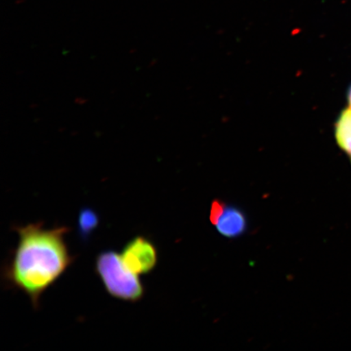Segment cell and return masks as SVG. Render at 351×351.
Listing matches in <instances>:
<instances>
[{
	"label": "cell",
	"mask_w": 351,
	"mask_h": 351,
	"mask_svg": "<svg viewBox=\"0 0 351 351\" xmlns=\"http://www.w3.org/2000/svg\"><path fill=\"white\" fill-rule=\"evenodd\" d=\"M13 230L19 240L3 267L2 278L7 287L27 295L34 309L38 310L43 293L75 260L64 239L70 230L66 226L46 229L41 222L14 226Z\"/></svg>",
	"instance_id": "6da1fadb"
},
{
	"label": "cell",
	"mask_w": 351,
	"mask_h": 351,
	"mask_svg": "<svg viewBox=\"0 0 351 351\" xmlns=\"http://www.w3.org/2000/svg\"><path fill=\"white\" fill-rule=\"evenodd\" d=\"M95 269L108 295L130 302L143 300L144 285L139 276L132 273L123 263L120 253L112 250L99 253Z\"/></svg>",
	"instance_id": "7a4b0ae2"
},
{
	"label": "cell",
	"mask_w": 351,
	"mask_h": 351,
	"mask_svg": "<svg viewBox=\"0 0 351 351\" xmlns=\"http://www.w3.org/2000/svg\"><path fill=\"white\" fill-rule=\"evenodd\" d=\"M120 254L125 265L138 276L150 274L157 265L156 247L144 236L135 237L128 241Z\"/></svg>",
	"instance_id": "3957f363"
},
{
	"label": "cell",
	"mask_w": 351,
	"mask_h": 351,
	"mask_svg": "<svg viewBox=\"0 0 351 351\" xmlns=\"http://www.w3.org/2000/svg\"><path fill=\"white\" fill-rule=\"evenodd\" d=\"M219 234L234 239L243 234L247 229V221L239 208L226 207L216 225Z\"/></svg>",
	"instance_id": "277c9868"
},
{
	"label": "cell",
	"mask_w": 351,
	"mask_h": 351,
	"mask_svg": "<svg viewBox=\"0 0 351 351\" xmlns=\"http://www.w3.org/2000/svg\"><path fill=\"white\" fill-rule=\"evenodd\" d=\"M335 137L339 146L351 162V109L346 108L340 114L335 125Z\"/></svg>",
	"instance_id": "5b68a950"
},
{
	"label": "cell",
	"mask_w": 351,
	"mask_h": 351,
	"mask_svg": "<svg viewBox=\"0 0 351 351\" xmlns=\"http://www.w3.org/2000/svg\"><path fill=\"white\" fill-rule=\"evenodd\" d=\"M99 223V215L93 209L84 208L80 210L78 216V231L83 241L89 239L90 236Z\"/></svg>",
	"instance_id": "8992f818"
},
{
	"label": "cell",
	"mask_w": 351,
	"mask_h": 351,
	"mask_svg": "<svg viewBox=\"0 0 351 351\" xmlns=\"http://www.w3.org/2000/svg\"><path fill=\"white\" fill-rule=\"evenodd\" d=\"M226 204L221 201L215 200L210 208V221L216 226L219 217H221L223 210H225Z\"/></svg>",
	"instance_id": "52a82bcc"
},
{
	"label": "cell",
	"mask_w": 351,
	"mask_h": 351,
	"mask_svg": "<svg viewBox=\"0 0 351 351\" xmlns=\"http://www.w3.org/2000/svg\"><path fill=\"white\" fill-rule=\"evenodd\" d=\"M348 98L349 108L351 109V86L350 87V89L348 90Z\"/></svg>",
	"instance_id": "ba28073f"
}]
</instances>
